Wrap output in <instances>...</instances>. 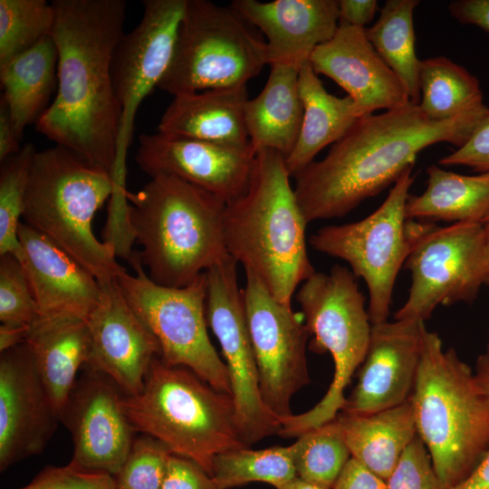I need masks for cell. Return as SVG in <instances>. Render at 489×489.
I'll return each instance as SVG.
<instances>
[{"mask_svg":"<svg viewBox=\"0 0 489 489\" xmlns=\"http://www.w3.org/2000/svg\"><path fill=\"white\" fill-rule=\"evenodd\" d=\"M266 64L265 41L235 8L186 0L174 54L158 88L176 96L245 86Z\"/></svg>","mask_w":489,"mask_h":489,"instance_id":"9","label":"cell"},{"mask_svg":"<svg viewBox=\"0 0 489 489\" xmlns=\"http://www.w3.org/2000/svg\"><path fill=\"white\" fill-rule=\"evenodd\" d=\"M290 177L283 155L257 150L245 192L225 205L224 215L229 255L287 306L297 287L316 272L307 253V223Z\"/></svg>","mask_w":489,"mask_h":489,"instance_id":"3","label":"cell"},{"mask_svg":"<svg viewBox=\"0 0 489 489\" xmlns=\"http://www.w3.org/2000/svg\"><path fill=\"white\" fill-rule=\"evenodd\" d=\"M138 25L118 43L111 62L121 109L116 170H124L135 115L142 101L166 74L175 50L186 0H146Z\"/></svg>","mask_w":489,"mask_h":489,"instance_id":"15","label":"cell"},{"mask_svg":"<svg viewBox=\"0 0 489 489\" xmlns=\"http://www.w3.org/2000/svg\"><path fill=\"white\" fill-rule=\"evenodd\" d=\"M59 421L27 345L1 352V472L41 453Z\"/></svg>","mask_w":489,"mask_h":489,"instance_id":"19","label":"cell"},{"mask_svg":"<svg viewBox=\"0 0 489 489\" xmlns=\"http://www.w3.org/2000/svg\"><path fill=\"white\" fill-rule=\"evenodd\" d=\"M423 321L395 320L372 324L358 382L341 412L369 414L410 398L420 362Z\"/></svg>","mask_w":489,"mask_h":489,"instance_id":"20","label":"cell"},{"mask_svg":"<svg viewBox=\"0 0 489 489\" xmlns=\"http://www.w3.org/2000/svg\"><path fill=\"white\" fill-rule=\"evenodd\" d=\"M410 400L436 475L447 489L456 488L489 449V397L455 350H445L427 328Z\"/></svg>","mask_w":489,"mask_h":489,"instance_id":"5","label":"cell"},{"mask_svg":"<svg viewBox=\"0 0 489 489\" xmlns=\"http://www.w3.org/2000/svg\"><path fill=\"white\" fill-rule=\"evenodd\" d=\"M230 5L265 35L269 65L299 69L339 26V0H234Z\"/></svg>","mask_w":489,"mask_h":489,"instance_id":"23","label":"cell"},{"mask_svg":"<svg viewBox=\"0 0 489 489\" xmlns=\"http://www.w3.org/2000/svg\"><path fill=\"white\" fill-rule=\"evenodd\" d=\"M291 449L297 476L324 489H332L351 457L336 419L302 434Z\"/></svg>","mask_w":489,"mask_h":489,"instance_id":"34","label":"cell"},{"mask_svg":"<svg viewBox=\"0 0 489 489\" xmlns=\"http://www.w3.org/2000/svg\"><path fill=\"white\" fill-rule=\"evenodd\" d=\"M171 451L158 439L143 435L135 438L120 472L117 489H161Z\"/></svg>","mask_w":489,"mask_h":489,"instance_id":"37","label":"cell"},{"mask_svg":"<svg viewBox=\"0 0 489 489\" xmlns=\"http://www.w3.org/2000/svg\"><path fill=\"white\" fill-rule=\"evenodd\" d=\"M243 297L263 400L280 420L291 417V399L310 384L306 360L309 331L291 306L274 299L245 271Z\"/></svg>","mask_w":489,"mask_h":489,"instance_id":"14","label":"cell"},{"mask_svg":"<svg viewBox=\"0 0 489 489\" xmlns=\"http://www.w3.org/2000/svg\"><path fill=\"white\" fill-rule=\"evenodd\" d=\"M99 302L86 319L91 339L88 367L108 377L126 396L139 394L153 360L156 337L133 312L117 279L100 283Z\"/></svg>","mask_w":489,"mask_h":489,"instance_id":"18","label":"cell"},{"mask_svg":"<svg viewBox=\"0 0 489 489\" xmlns=\"http://www.w3.org/2000/svg\"><path fill=\"white\" fill-rule=\"evenodd\" d=\"M83 368L60 415L72 439L71 461L115 476L130 452L136 431L122 408L119 388L102 373Z\"/></svg>","mask_w":489,"mask_h":489,"instance_id":"16","label":"cell"},{"mask_svg":"<svg viewBox=\"0 0 489 489\" xmlns=\"http://www.w3.org/2000/svg\"><path fill=\"white\" fill-rule=\"evenodd\" d=\"M335 419L351 457L386 482L417 436L410 398L369 414L341 412Z\"/></svg>","mask_w":489,"mask_h":489,"instance_id":"27","label":"cell"},{"mask_svg":"<svg viewBox=\"0 0 489 489\" xmlns=\"http://www.w3.org/2000/svg\"><path fill=\"white\" fill-rule=\"evenodd\" d=\"M477 365L488 367L489 368V340L487 344V349L484 354H483L477 361Z\"/></svg>","mask_w":489,"mask_h":489,"instance_id":"52","label":"cell"},{"mask_svg":"<svg viewBox=\"0 0 489 489\" xmlns=\"http://www.w3.org/2000/svg\"><path fill=\"white\" fill-rule=\"evenodd\" d=\"M113 192L109 172L55 145L34 157L22 217L100 283H110L126 270L116 261L115 247L99 241L91 225Z\"/></svg>","mask_w":489,"mask_h":489,"instance_id":"6","label":"cell"},{"mask_svg":"<svg viewBox=\"0 0 489 489\" xmlns=\"http://www.w3.org/2000/svg\"><path fill=\"white\" fill-rule=\"evenodd\" d=\"M418 77L419 107L432 120H448L489 109L477 78L446 57L421 60Z\"/></svg>","mask_w":489,"mask_h":489,"instance_id":"31","label":"cell"},{"mask_svg":"<svg viewBox=\"0 0 489 489\" xmlns=\"http://www.w3.org/2000/svg\"><path fill=\"white\" fill-rule=\"evenodd\" d=\"M50 401L59 416L90 357L91 339L85 321L73 318L39 319L24 342Z\"/></svg>","mask_w":489,"mask_h":489,"instance_id":"25","label":"cell"},{"mask_svg":"<svg viewBox=\"0 0 489 489\" xmlns=\"http://www.w3.org/2000/svg\"><path fill=\"white\" fill-rule=\"evenodd\" d=\"M427 174L426 190L408 197L407 219L483 223L489 214V172L465 176L432 165Z\"/></svg>","mask_w":489,"mask_h":489,"instance_id":"30","label":"cell"},{"mask_svg":"<svg viewBox=\"0 0 489 489\" xmlns=\"http://www.w3.org/2000/svg\"><path fill=\"white\" fill-rule=\"evenodd\" d=\"M299 91L303 106L302 128L293 149L285 158L287 170L293 177L360 119L353 100L329 93L310 62L299 68Z\"/></svg>","mask_w":489,"mask_h":489,"instance_id":"28","label":"cell"},{"mask_svg":"<svg viewBox=\"0 0 489 489\" xmlns=\"http://www.w3.org/2000/svg\"><path fill=\"white\" fill-rule=\"evenodd\" d=\"M412 168L398 177L385 201L369 216L323 226L309 238L314 250L345 261L355 277L364 280L371 324L387 321L396 278L409 254L405 207L414 181Z\"/></svg>","mask_w":489,"mask_h":489,"instance_id":"12","label":"cell"},{"mask_svg":"<svg viewBox=\"0 0 489 489\" xmlns=\"http://www.w3.org/2000/svg\"><path fill=\"white\" fill-rule=\"evenodd\" d=\"M121 406L136 432L158 439L210 475L216 455L247 446L236 425L232 396L159 357L153 360L141 391L122 394Z\"/></svg>","mask_w":489,"mask_h":489,"instance_id":"7","label":"cell"},{"mask_svg":"<svg viewBox=\"0 0 489 489\" xmlns=\"http://www.w3.org/2000/svg\"><path fill=\"white\" fill-rule=\"evenodd\" d=\"M296 476L291 446L227 450L214 457L211 474L219 489L251 482L267 483L278 488Z\"/></svg>","mask_w":489,"mask_h":489,"instance_id":"33","label":"cell"},{"mask_svg":"<svg viewBox=\"0 0 489 489\" xmlns=\"http://www.w3.org/2000/svg\"><path fill=\"white\" fill-rule=\"evenodd\" d=\"M409 254L405 262L411 285L395 320L428 319L438 305L472 302L487 273L484 223L460 222L438 226L407 219Z\"/></svg>","mask_w":489,"mask_h":489,"instance_id":"11","label":"cell"},{"mask_svg":"<svg viewBox=\"0 0 489 489\" xmlns=\"http://www.w3.org/2000/svg\"><path fill=\"white\" fill-rule=\"evenodd\" d=\"M129 262L136 275L124 272L117 283L133 312L158 340L160 360L168 366L185 367L215 389L231 395L226 366L207 334L206 272L186 287L170 288L149 278L138 252Z\"/></svg>","mask_w":489,"mask_h":489,"instance_id":"10","label":"cell"},{"mask_svg":"<svg viewBox=\"0 0 489 489\" xmlns=\"http://www.w3.org/2000/svg\"><path fill=\"white\" fill-rule=\"evenodd\" d=\"M255 151L157 131L139 138L136 162L150 177L168 175L199 187L225 204L249 184Z\"/></svg>","mask_w":489,"mask_h":489,"instance_id":"17","label":"cell"},{"mask_svg":"<svg viewBox=\"0 0 489 489\" xmlns=\"http://www.w3.org/2000/svg\"><path fill=\"white\" fill-rule=\"evenodd\" d=\"M54 10L45 0H0V66L51 36Z\"/></svg>","mask_w":489,"mask_h":489,"instance_id":"35","label":"cell"},{"mask_svg":"<svg viewBox=\"0 0 489 489\" xmlns=\"http://www.w3.org/2000/svg\"><path fill=\"white\" fill-rule=\"evenodd\" d=\"M28 143L2 162L0 172V255L14 254L20 259L23 250L18 227L23 216L30 169L36 153Z\"/></svg>","mask_w":489,"mask_h":489,"instance_id":"36","label":"cell"},{"mask_svg":"<svg viewBox=\"0 0 489 489\" xmlns=\"http://www.w3.org/2000/svg\"><path fill=\"white\" fill-rule=\"evenodd\" d=\"M206 316L216 335L226 366L236 425L243 442L254 445L279 435L282 423L264 404L246 323L237 263L230 257L206 272Z\"/></svg>","mask_w":489,"mask_h":489,"instance_id":"13","label":"cell"},{"mask_svg":"<svg viewBox=\"0 0 489 489\" xmlns=\"http://www.w3.org/2000/svg\"><path fill=\"white\" fill-rule=\"evenodd\" d=\"M31 326H17L1 324L0 326V352L25 342Z\"/></svg>","mask_w":489,"mask_h":489,"instance_id":"47","label":"cell"},{"mask_svg":"<svg viewBox=\"0 0 489 489\" xmlns=\"http://www.w3.org/2000/svg\"><path fill=\"white\" fill-rule=\"evenodd\" d=\"M417 0H388L366 35L386 64L401 81L410 102L420 103L419 62L415 50L414 9Z\"/></svg>","mask_w":489,"mask_h":489,"instance_id":"32","label":"cell"},{"mask_svg":"<svg viewBox=\"0 0 489 489\" xmlns=\"http://www.w3.org/2000/svg\"><path fill=\"white\" fill-rule=\"evenodd\" d=\"M455 489H489V449L471 475Z\"/></svg>","mask_w":489,"mask_h":489,"instance_id":"48","label":"cell"},{"mask_svg":"<svg viewBox=\"0 0 489 489\" xmlns=\"http://www.w3.org/2000/svg\"><path fill=\"white\" fill-rule=\"evenodd\" d=\"M310 63L316 74L332 79L347 91L360 118L410 102L401 81L378 54L365 28L339 22L332 38L312 52Z\"/></svg>","mask_w":489,"mask_h":489,"instance_id":"21","label":"cell"},{"mask_svg":"<svg viewBox=\"0 0 489 489\" xmlns=\"http://www.w3.org/2000/svg\"><path fill=\"white\" fill-rule=\"evenodd\" d=\"M378 11L376 0H339V22L365 28Z\"/></svg>","mask_w":489,"mask_h":489,"instance_id":"45","label":"cell"},{"mask_svg":"<svg viewBox=\"0 0 489 489\" xmlns=\"http://www.w3.org/2000/svg\"><path fill=\"white\" fill-rule=\"evenodd\" d=\"M19 137L15 131L8 107L1 97L0 99V162H4L11 156L17 153Z\"/></svg>","mask_w":489,"mask_h":489,"instance_id":"46","label":"cell"},{"mask_svg":"<svg viewBox=\"0 0 489 489\" xmlns=\"http://www.w3.org/2000/svg\"><path fill=\"white\" fill-rule=\"evenodd\" d=\"M126 197L129 225L142 246L139 260L155 283L186 287L231 257L224 235L226 204L212 193L158 175Z\"/></svg>","mask_w":489,"mask_h":489,"instance_id":"4","label":"cell"},{"mask_svg":"<svg viewBox=\"0 0 489 489\" xmlns=\"http://www.w3.org/2000/svg\"><path fill=\"white\" fill-rule=\"evenodd\" d=\"M485 222H489V214L487 215V216L483 221V223H485Z\"/></svg>","mask_w":489,"mask_h":489,"instance_id":"53","label":"cell"},{"mask_svg":"<svg viewBox=\"0 0 489 489\" xmlns=\"http://www.w3.org/2000/svg\"><path fill=\"white\" fill-rule=\"evenodd\" d=\"M439 164L462 165L482 173L489 172V112L467 141L452 154L442 158Z\"/></svg>","mask_w":489,"mask_h":489,"instance_id":"41","label":"cell"},{"mask_svg":"<svg viewBox=\"0 0 489 489\" xmlns=\"http://www.w3.org/2000/svg\"><path fill=\"white\" fill-rule=\"evenodd\" d=\"M448 10L460 23L489 33V0H455L449 3Z\"/></svg>","mask_w":489,"mask_h":489,"instance_id":"44","label":"cell"},{"mask_svg":"<svg viewBox=\"0 0 489 489\" xmlns=\"http://www.w3.org/2000/svg\"><path fill=\"white\" fill-rule=\"evenodd\" d=\"M245 86L210 89L174 96L158 125V131L235 146L250 145L244 110Z\"/></svg>","mask_w":489,"mask_h":489,"instance_id":"24","label":"cell"},{"mask_svg":"<svg viewBox=\"0 0 489 489\" xmlns=\"http://www.w3.org/2000/svg\"><path fill=\"white\" fill-rule=\"evenodd\" d=\"M57 68L58 51L52 35L0 66L2 98L20 139L24 129L47 109Z\"/></svg>","mask_w":489,"mask_h":489,"instance_id":"29","label":"cell"},{"mask_svg":"<svg viewBox=\"0 0 489 489\" xmlns=\"http://www.w3.org/2000/svg\"><path fill=\"white\" fill-rule=\"evenodd\" d=\"M20 489H117L113 475L81 467L70 462L64 466H45Z\"/></svg>","mask_w":489,"mask_h":489,"instance_id":"40","label":"cell"},{"mask_svg":"<svg viewBox=\"0 0 489 489\" xmlns=\"http://www.w3.org/2000/svg\"><path fill=\"white\" fill-rule=\"evenodd\" d=\"M39 311L20 261L12 254L0 255L1 324L32 326Z\"/></svg>","mask_w":489,"mask_h":489,"instance_id":"38","label":"cell"},{"mask_svg":"<svg viewBox=\"0 0 489 489\" xmlns=\"http://www.w3.org/2000/svg\"><path fill=\"white\" fill-rule=\"evenodd\" d=\"M270 67L264 89L244 105V123L255 152L270 149L286 158L297 142L302 123L299 69L283 63Z\"/></svg>","mask_w":489,"mask_h":489,"instance_id":"26","label":"cell"},{"mask_svg":"<svg viewBox=\"0 0 489 489\" xmlns=\"http://www.w3.org/2000/svg\"><path fill=\"white\" fill-rule=\"evenodd\" d=\"M17 234L23 250L19 261L37 303L39 319L86 321L101 298L97 279L25 223L21 222Z\"/></svg>","mask_w":489,"mask_h":489,"instance_id":"22","label":"cell"},{"mask_svg":"<svg viewBox=\"0 0 489 489\" xmlns=\"http://www.w3.org/2000/svg\"><path fill=\"white\" fill-rule=\"evenodd\" d=\"M386 483L388 489H447L436 475L430 455L417 434Z\"/></svg>","mask_w":489,"mask_h":489,"instance_id":"39","label":"cell"},{"mask_svg":"<svg viewBox=\"0 0 489 489\" xmlns=\"http://www.w3.org/2000/svg\"><path fill=\"white\" fill-rule=\"evenodd\" d=\"M161 489H219L211 475L197 463L172 454Z\"/></svg>","mask_w":489,"mask_h":489,"instance_id":"42","label":"cell"},{"mask_svg":"<svg viewBox=\"0 0 489 489\" xmlns=\"http://www.w3.org/2000/svg\"><path fill=\"white\" fill-rule=\"evenodd\" d=\"M332 489H388L387 483L350 457Z\"/></svg>","mask_w":489,"mask_h":489,"instance_id":"43","label":"cell"},{"mask_svg":"<svg viewBox=\"0 0 489 489\" xmlns=\"http://www.w3.org/2000/svg\"><path fill=\"white\" fill-rule=\"evenodd\" d=\"M488 112L436 121L419 104L409 102L359 119L324 158L294 177V194L307 225L347 215L413 168L427 147L438 142L462 147Z\"/></svg>","mask_w":489,"mask_h":489,"instance_id":"2","label":"cell"},{"mask_svg":"<svg viewBox=\"0 0 489 489\" xmlns=\"http://www.w3.org/2000/svg\"><path fill=\"white\" fill-rule=\"evenodd\" d=\"M276 489H324L298 476Z\"/></svg>","mask_w":489,"mask_h":489,"instance_id":"49","label":"cell"},{"mask_svg":"<svg viewBox=\"0 0 489 489\" xmlns=\"http://www.w3.org/2000/svg\"><path fill=\"white\" fill-rule=\"evenodd\" d=\"M57 91L36 121L42 135L109 172L116 169L121 109L111 62L123 36L124 0H54Z\"/></svg>","mask_w":489,"mask_h":489,"instance_id":"1","label":"cell"},{"mask_svg":"<svg viewBox=\"0 0 489 489\" xmlns=\"http://www.w3.org/2000/svg\"><path fill=\"white\" fill-rule=\"evenodd\" d=\"M296 300L310 334L311 349L331 353L332 381L310 410L282 419L280 436L298 437L337 417L346 401L344 389L362 364L370 340L371 322L365 297L350 269L335 264L329 273L315 272L300 285Z\"/></svg>","mask_w":489,"mask_h":489,"instance_id":"8","label":"cell"},{"mask_svg":"<svg viewBox=\"0 0 489 489\" xmlns=\"http://www.w3.org/2000/svg\"><path fill=\"white\" fill-rule=\"evenodd\" d=\"M475 377L484 392L489 397V368L477 365Z\"/></svg>","mask_w":489,"mask_h":489,"instance_id":"50","label":"cell"},{"mask_svg":"<svg viewBox=\"0 0 489 489\" xmlns=\"http://www.w3.org/2000/svg\"><path fill=\"white\" fill-rule=\"evenodd\" d=\"M486 230V262H487V273L484 284L489 285V222L484 223Z\"/></svg>","mask_w":489,"mask_h":489,"instance_id":"51","label":"cell"}]
</instances>
